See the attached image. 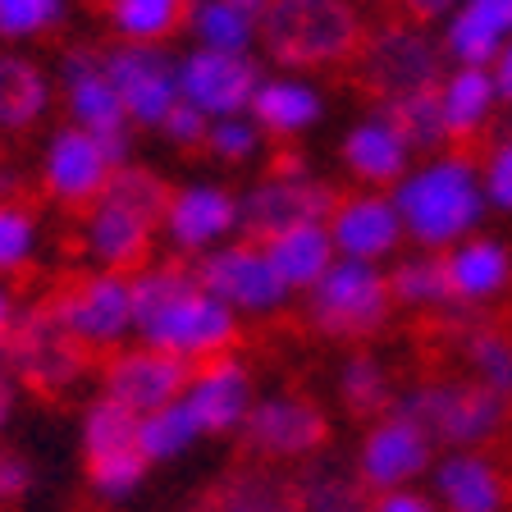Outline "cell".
Instances as JSON below:
<instances>
[{
	"label": "cell",
	"instance_id": "cell-1",
	"mask_svg": "<svg viewBox=\"0 0 512 512\" xmlns=\"http://www.w3.org/2000/svg\"><path fill=\"white\" fill-rule=\"evenodd\" d=\"M133 334L188 366L234 352L238 316L206 293L192 261H147L133 270Z\"/></svg>",
	"mask_w": 512,
	"mask_h": 512
},
{
	"label": "cell",
	"instance_id": "cell-2",
	"mask_svg": "<svg viewBox=\"0 0 512 512\" xmlns=\"http://www.w3.org/2000/svg\"><path fill=\"white\" fill-rule=\"evenodd\" d=\"M403 220L407 243L421 252H448L453 243L480 234V220L490 211L480 192V160L467 151H430L407 165V174L389 188Z\"/></svg>",
	"mask_w": 512,
	"mask_h": 512
},
{
	"label": "cell",
	"instance_id": "cell-3",
	"mask_svg": "<svg viewBox=\"0 0 512 512\" xmlns=\"http://www.w3.org/2000/svg\"><path fill=\"white\" fill-rule=\"evenodd\" d=\"M170 183L151 165L128 160L110 174L106 192L87 211H78V247L92 261V270H119L133 275L151 261V247L160 238V211H165Z\"/></svg>",
	"mask_w": 512,
	"mask_h": 512
},
{
	"label": "cell",
	"instance_id": "cell-4",
	"mask_svg": "<svg viewBox=\"0 0 512 512\" xmlns=\"http://www.w3.org/2000/svg\"><path fill=\"white\" fill-rule=\"evenodd\" d=\"M366 19L357 0H266L256 46L288 74L339 69L357 55Z\"/></svg>",
	"mask_w": 512,
	"mask_h": 512
},
{
	"label": "cell",
	"instance_id": "cell-5",
	"mask_svg": "<svg viewBox=\"0 0 512 512\" xmlns=\"http://www.w3.org/2000/svg\"><path fill=\"white\" fill-rule=\"evenodd\" d=\"M0 362L19 389H32L37 398H64L92 371V352L64 330L51 302H23L19 320L0 343Z\"/></svg>",
	"mask_w": 512,
	"mask_h": 512
},
{
	"label": "cell",
	"instance_id": "cell-6",
	"mask_svg": "<svg viewBox=\"0 0 512 512\" xmlns=\"http://www.w3.org/2000/svg\"><path fill=\"white\" fill-rule=\"evenodd\" d=\"M302 298H307L311 330L334 343L375 339L389 325V316H394L389 275H384V266H371V261H343V256H334V266Z\"/></svg>",
	"mask_w": 512,
	"mask_h": 512
},
{
	"label": "cell",
	"instance_id": "cell-7",
	"mask_svg": "<svg viewBox=\"0 0 512 512\" xmlns=\"http://www.w3.org/2000/svg\"><path fill=\"white\" fill-rule=\"evenodd\" d=\"M394 412H403L407 421L430 435V444H490L512 416V398L485 389L480 380H421L416 389H407L394 403Z\"/></svg>",
	"mask_w": 512,
	"mask_h": 512
},
{
	"label": "cell",
	"instance_id": "cell-8",
	"mask_svg": "<svg viewBox=\"0 0 512 512\" xmlns=\"http://www.w3.org/2000/svg\"><path fill=\"white\" fill-rule=\"evenodd\" d=\"M352 60H357L362 83L380 96V106L384 101H398V96H412V92H430L448 69L439 32H430L426 23H416V19H389V23L366 28Z\"/></svg>",
	"mask_w": 512,
	"mask_h": 512
},
{
	"label": "cell",
	"instance_id": "cell-9",
	"mask_svg": "<svg viewBox=\"0 0 512 512\" xmlns=\"http://www.w3.org/2000/svg\"><path fill=\"white\" fill-rule=\"evenodd\" d=\"M238 211H243V238L266 243L284 229L325 220L334 211V183L311 170L302 156H279L252 188L238 192Z\"/></svg>",
	"mask_w": 512,
	"mask_h": 512
},
{
	"label": "cell",
	"instance_id": "cell-10",
	"mask_svg": "<svg viewBox=\"0 0 512 512\" xmlns=\"http://www.w3.org/2000/svg\"><path fill=\"white\" fill-rule=\"evenodd\" d=\"M51 78H55V106L64 110V124L101 138L128 165L133 160V128H128L115 83L106 74V55L96 46H64L60 60L51 64Z\"/></svg>",
	"mask_w": 512,
	"mask_h": 512
},
{
	"label": "cell",
	"instance_id": "cell-11",
	"mask_svg": "<svg viewBox=\"0 0 512 512\" xmlns=\"http://www.w3.org/2000/svg\"><path fill=\"white\" fill-rule=\"evenodd\" d=\"M46 302L92 357H106L133 339V275L83 270L64 279Z\"/></svg>",
	"mask_w": 512,
	"mask_h": 512
},
{
	"label": "cell",
	"instance_id": "cell-12",
	"mask_svg": "<svg viewBox=\"0 0 512 512\" xmlns=\"http://www.w3.org/2000/svg\"><path fill=\"white\" fill-rule=\"evenodd\" d=\"M160 238L179 261H197L229 238H243L238 192L220 179H188L170 188L165 211H160Z\"/></svg>",
	"mask_w": 512,
	"mask_h": 512
},
{
	"label": "cell",
	"instance_id": "cell-13",
	"mask_svg": "<svg viewBox=\"0 0 512 512\" xmlns=\"http://www.w3.org/2000/svg\"><path fill=\"white\" fill-rule=\"evenodd\" d=\"M330 439V416L320 412L307 394H270L247 407L238 421V448L243 462H302L320 453Z\"/></svg>",
	"mask_w": 512,
	"mask_h": 512
},
{
	"label": "cell",
	"instance_id": "cell-14",
	"mask_svg": "<svg viewBox=\"0 0 512 512\" xmlns=\"http://www.w3.org/2000/svg\"><path fill=\"white\" fill-rule=\"evenodd\" d=\"M119 165L124 160L101 138H92L74 124H60L46 133L42 151H37V188H42L46 202L64 206V211H87L106 192L110 174Z\"/></svg>",
	"mask_w": 512,
	"mask_h": 512
},
{
	"label": "cell",
	"instance_id": "cell-15",
	"mask_svg": "<svg viewBox=\"0 0 512 512\" xmlns=\"http://www.w3.org/2000/svg\"><path fill=\"white\" fill-rule=\"evenodd\" d=\"M197 279L206 284L211 298H220L234 316H275V311L288 307V284L275 275L270 256L261 243L252 238H229L224 247L197 256L192 261Z\"/></svg>",
	"mask_w": 512,
	"mask_h": 512
},
{
	"label": "cell",
	"instance_id": "cell-16",
	"mask_svg": "<svg viewBox=\"0 0 512 512\" xmlns=\"http://www.w3.org/2000/svg\"><path fill=\"white\" fill-rule=\"evenodd\" d=\"M106 74L115 83V96L124 106L128 128H151L156 133L160 119L179 106V55L165 46H138V42H115L106 46Z\"/></svg>",
	"mask_w": 512,
	"mask_h": 512
},
{
	"label": "cell",
	"instance_id": "cell-17",
	"mask_svg": "<svg viewBox=\"0 0 512 512\" xmlns=\"http://www.w3.org/2000/svg\"><path fill=\"white\" fill-rule=\"evenodd\" d=\"M142 416L124 412V407L96 398L83 416V467L96 494L119 499L142 480L147 471V453H142Z\"/></svg>",
	"mask_w": 512,
	"mask_h": 512
},
{
	"label": "cell",
	"instance_id": "cell-18",
	"mask_svg": "<svg viewBox=\"0 0 512 512\" xmlns=\"http://www.w3.org/2000/svg\"><path fill=\"white\" fill-rule=\"evenodd\" d=\"M188 371L192 366L170 352H156L147 343H124V348L106 352V362H101V398L133 416H151L183 394Z\"/></svg>",
	"mask_w": 512,
	"mask_h": 512
},
{
	"label": "cell",
	"instance_id": "cell-19",
	"mask_svg": "<svg viewBox=\"0 0 512 512\" xmlns=\"http://www.w3.org/2000/svg\"><path fill=\"white\" fill-rule=\"evenodd\" d=\"M325 229H330L334 256H343V261H371V266L394 261L407 243L394 197L375 188H357L348 197H334V211L325 215Z\"/></svg>",
	"mask_w": 512,
	"mask_h": 512
},
{
	"label": "cell",
	"instance_id": "cell-20",
	"mask_svg": "<svg viewBox=\"0 0 512 512\" xmlns=\"http://www.w3.org/2000/svg\"><path fill=\"white\" fill-rule=\"evenodd\" d=\"M256 83H261L256 55H224L202 46H188L179 55V101L202 110L206 119L243 115L252 106Z\"/></svg>",
	"mask_w": 512,
	"mask_h": 512
},
{
	"label": "cell",
	"instance_id": "cell-21",
	"mask_svg": "<svg viewBox=\"0 0 512 512\" xmlns=\"http://www.w3.org/2000/svg\"><path fill=\"white\" fill-rule=\"evenodd\" d=\"M183 412L192 416L197 435H224V430H238V421L252 407V371L238 362L234 352L211 357V362L192 366L188 384L179 394Z\"/></svg>",
	"mask_w": 512,
	"mask_h": 512
},
{
	"label": "cell",
	"instance_id": "cell-22",
	"mask_svg": "<svg viewBox=\"0 0 512 512\" xmlns=\"http://www.w3.org/2000/svg\"><path fill=\"white\" fill-rule=\"evenodd\" d=\"M247 115L261 124L266 138L298 142L325 124L330 96H325V87H320L311 74H288V69H279V74H261Z\"/></svg>",
	"mask_w": 512,
	"mask_h": 512
},
{
	"label": "cell",
	"instance_id": "cell-23",
	"mask_svg": "<svg viewBox=\"0 0 512 512\" xmlns=\"http://www.w3.org/2000/svg\"><path fill=\"white\" fill-rule=\"evenodd\" d=\"M412 160L416 156H412V147H407V138L398 133V124L384 115L380 106L366 110L362 119H352L348 133L339 138V165L348 170V179L362 183V188H375V192L394 188Z\"/></svg>",
	"mask_w": 512,
	"mask_h": 512
},
{
	"label": "cell",
	"instance_id": "cell-24",
	"mask_svg": "<svg viewBox=\"0 0 512 512\" xmlns=\"http://www.w3.org/2000/svg\"><path fill=\"white\" fill-rule=\"evenodd\" d=\"M430 467V435L416 421H407L403 412H389L380 421H371L362 444V458H357V480L366 490H398L403 480L421 476Z\"/></svg>",
	"mask_w": 512,
	"mask_h": 512
},
{
	"label": "cell",
	"instance_id": "cell-25",
	"mask_svg": "<svg viewBox=\"0 0 512 512\" xmlns=\"http://www.w3.org/2000/svg\"><path fill=\"white\" fill-rule=\"evenodd\" d=\"M55 110V78L51 64L28 55L23 46H0V133L19 138L42 128Z\"/></svg>",
	"mask_w": 512,
	"mask_h": 512
},
{
	"label": "cell",
	"instance_id": "cell-26",
	"mask_svg": "<svg viewBox=\"0 0 512 512\" xmlns=\"http://www.w3.org/2000/svg\"><path fill=\"white\" fill-rule=\"evenodd\" d=\"M444 256V275H448V293H453V307H480V302H494L503 288L512 284V252L499 238L471 234L462 243H453Z\"/></svg>",
	"mask_w": 512,
	"mask_h": 512
},
{
	"label": "cell",
	"instance_id": "cell-27",
	"mask_svg": "<svg viewBox=\"0 0 512 512\" xmlns=\"http://www.w3.org/2000/svg\"><path fill=\"white\" fill-rule=\"evenodd\" d=\"M512 37V0H458V10L444 19L439 46L448 64H485Z\"/></svg>",
	"mask_w": 512,
	"mask_h": 512
},
{
	"label": "cell",
	"instance_id": "cell-28",
	"mask_svg": "<svg viewBox=\"0 0 512 512\" xmlns=\"http://www.w3.org/2000/svg\"><path fill=\"white\" fill-rule=\"evenodd\" d=\"M439 119H444L448 142H471L490 128L494 110H499V92H494L490 69L480 64H448L444 78L435 83Z\"/></svg>",
	"mask_w": 512,
	"mask_h": 512
},
{
	"label": "cell",
	"instance_id": "cell-29",
	"mask_svg": "<svg viewBox=\"0 0 512 512\" xmlns=\"http://www.w3.org/2000/svg\"><path fill=\"white\" fill-rule=\"evenodd\" d=\"M435 490L448 512H503L508 503V476L485 453H453L439 462Z\"/></svg>",
	"mask_w": 512,
	"mask_h": 512
},
{
	"label": "cell",
	"instance_id": "cell-30",
	"mask_svg": "<svg viewBox=\"0 0 512 512\" xmlns=\"http://www.w3.org/2000/svg\"><path fill=\"white\" fill-rule=\"evenodd\" d=\"M183 32L192 46L224 55H256V32H261V14L243 10L238 0H188V19Z\"/></svg>",
	"mask_w": 512,
	"mask_h": 512
},
{
	"label": "cell",
	"instance_id": "cell-31",
	"mask_svg": "<svg viewBox=\"0 0 512 512\" xmlns=\"http://www.w3.org/2000/svg\"><path fill=\"white\" fill-rule=\"evenodd\" d=\"M261 247H266L275 275L288 284V293H307V288L334 266V243H330L325 220H320V224H298V229H284V234L266 238Z\"/></svg>",
	"mask_w": 512,
	"mask_h": 512
},
{
	"label": "cell",
	"instance_id": "cell-32",
	"mask_svg": "<svg viewBox=\"0 0 512 512\" xmlns=\"http://www.w3.org/2000/svg\"><path fill=\"white\" fill-rule=\"evenodd\" d=\"M101 19L115 42L165 46L183 32L188 0H101Z\"/></svg>",
	"mask_w": 512,
	"mask_h": 512
},
{
	"label": "cell",
	"instance_id": "cell-33",
	"mask_svg": "<svg viewBox=\"0 0 512 512\" xmlns=\"http://www.w3.org/2000/svg\"><path fill=\"white\" fill-rule=\"evenodd\" d=\"M384 275H389V298H394V307H407V311H448L453 307L444 256L439 252H421V247H416L412 256H394V266L384 270Z\"/></svg>",
	"mask_w": 512,
	"mask_h": 512
},
{
	"label": "cell",
	"instance_id": "cell-34",
	"mask_svg": "<svg viewBox=\"0 0 512 512\" xmlns=\"http://www.w3.org/2000/svg\"><path fill=\"white\" fill-rule=\"evenodd\" d=\"M458 357L471 371V380H480L485 389L512 398V334L485 320H471L458 330Z\"/></svg>",
	"mask_w": 512,
	"mask_h": 512
},
{
	"label": "cell",
	"instance_id": "cell-35",
	"mask_svg": "<svg viewBox=\"0 0 512 512\" xmlns=\"http://www.w3.org/2000/svg\"><path fill=\"white\" fill-rule=\"evenodd\" d=\"M339 398L357 421H380L394 412V375L375 352H352L339 366Z\"/></svg>",
	"mask_w": 512,
	"mask_h": 512
},
{
	"label": "cell",
	"instance_id": "cell-36",
	"mask_svg": "<svg viewBox=\"0 0 512 512\" xmlns=\"http://www.w3.org/2000/svg\"><path fill=\"white\" fill-rule=\"evenodd\" d=\"M293 485L302 512H371V490L339 467H307Z\"/></svg>",
	"mask_w": 512,
	"mask_h": 512
},
{
	"label": "cell",
	"instance_id": "cell-37",
	"mask_svg": "<svg viewBox=\"0 0 512 512\" xmlns=\"http://www.w3.org/2000/svg\"><path fill=\"white\" fill-rule=\"evenodd\" d=\"M380 110L398 124V133L407 138L412 156H430V151H444L448 147V133H444V119H439L435 87H430V92L398 96V101H384Z\"/></svg>",
	"mask_w": 512,
	"mask_h": 512
},
{
	"label": "cell",
	"instance_id": "cell-38",
	"mask_svg": "<svg viewBox=\"0 0 512 512\" xmlns=\"http://www.w3.org/2000/svg\"><path fill=\"white\" fill-rule=\"evenodd\" d=\"M42 247V220L37 211L14 197H0V279H14L37 261Z\"/></svg>",
	"mask_w": 512,
	"mask_h": 512
},
{
	"label": "cell",
	"instance_id": "cell-39",
	"mask_svg": "<svg viewBox=\"0 0 512 512\" xmlns=\"http://www.w3.org/2000/svg\"><path fill=\"white\" fill-rule=\"evenodd\" d=\"M74 0H0V46H32L64 28Z\"/></svg>",
	"mask_w": 512,
	"mask_h": 512
},
{
	"label": "cell",
	"instance_id": "cell-40",
	"mask_svg": "<svg viewBox=\"0 0 512 512\" xmlns=\"http://www.w3.org/2000/svg\"><path fill=\"white\" fill-rule=\"evenodd\" d=\"M266 133H261V124H256L252 115H224V119H211L206 124V142L202 151L206 156H215L220 165H252V160L266 156Z\"/></svg>",
	"mask_w": 512,
	"mask_h": 512
},
{
	"label": "cell",
	"instance_id": "cell-41",
	"mask_svg": "<svg viewBox=\"0 0 512 512\" xmlns=\"http://www.w3.org/2000/svg\"><path fill=\"white\" fill-rule=\"evenodd\" d=\"M138 435H142V453H147V462L179 458V453L192 444V439H202V435H197V426H192V416L183 412L179 398H174L170 407H160V412L142 416Z\"/></svg>",
	"mask_w": 512,
	"mask_h": 512
},
{
	"label": "cell",
	"instance_id": "cell-42",
	"mask_svg": "<svg viewBox=\"0 0 512 512\" xmlns=\"http://www.w3.org/2000/svg\"><path fill=\"white\" fill-rule=\"evenodd\" d=\"M480 192H485L490 206L512 211V138L494 142L490 156L480 160Z\"/></svg>",
	"mask_w": 512,
	"mask_h": 512
},
{
	"label": "cell",
	"instance_id": "cell-43",
	"mask_svg": "<svg viewBox=\"0 0 512 512\" xmlns=\"http://www.w3.org/2000/svg\"><path fill=\"white\" fill-rule=\"evenodd\" d=\"M206 124H211V119L202 115V110H192V106H174L170 115L160 119V138L170 142V147H179V151H202V142H206Z\"/></svg>",
	"mask_w": 512,
	"mask_h": 512
},
{
	"label": "cell",
	"instance_id": "cell-44",
	"mask_svg": "<svg viewBox=\"0 0 512 512\" xmlns=\"http://www.w3.org/2000/svg\"><path fill=\"white\" fill-rule=\"evenodd\" d=\"M28 485H32V467L19 458V453L0 448V512H10L14 503L28 494Z\"/></svg>",
	"mask_w": 512,
	"mask_h": 512
},
{
	"label": "cell",
	"instance_id": "cell-45",
	"mask_svg": "<svg viewBox=\"0 0 512 512\" xmlns=\"http://www.w3.org/2000/svg\"><path fill=\"white\" fill-rule=\"evenodd\" d=\"M490 78H494V92H499V106H512V37L499 46V55H494L490 64Z\"/></svg>",
	"mask_w": 512,
	"mask_h": 512
},
{
	"label": "cell",
	"instance_id": "cell-46",
	"mask_svg": "<svg viewBox=\"0 0 512 512\" xmlns=\"http://www.w3.org/2000/svg\"><path fill=\"white\" fill-rule=\"evenodd\" d=\"M398 5H403L407 10V19H416V23H444L448 14L458 10V0H398Z\"/></svg>",
	"mask_w": 512,
	"mask_h": 512
},
{
	"label": "cell",
	"instance_id": "cell-47",
	"mask_svg": "<svg viewBox=\"0 0 512 512\" xmlns=\"http://www.w3.org/2000/svg\"><path fill=\"white\" fill-rule=\"evenodd\" d=\"M371 512H435V508L412 490H389V494H380V503H375Z\"/></svg>",
	"mask_w": 512,
	"mask_h": 512
},
{
	"label": "cell",
	"instance_id": "cell-48",
	"mask_svg": "<svg viewBox=\"0 0 512 512\" xmlns=\"http://www.w3.org/2000/svg\"><path fill=\"white\" fill-rule=\"evenodd\" d=\"M23 311V298H19V288L10 284V279H0V343H5V334H10V325L19 320Z\"/></svg>",
	"mask_w": 512,
	"mask_h": 512
},
{
	"label": "cell",
	"instance_id": "cell-49",
	"mask_svg": "<svg viewBox=\"0 0 512 512\" xmlns=\"http://www.w3.org/2000/svg\"><path fill=\"white\" fill-rule=\"evenodd\" d=\"M14 403H19V384H14V375L5 371V362H0V430L10 426Z\"/></svg>",
	"mask_w": 512,
	"mask_h": 512
},
{
	"label": "cell",
	"instance_id": "cell-50",
	"mask_svg": "<svg viewBox=\"0 0 512 512\" xmlns=\"http://www.w3.org/2000/svg\"><path fill=\"white\" fill-rule=\"evenodd\" d=\"M10 188H14V170L5 165V133H0V197H10Z\"/></svg>",
	"mask_w": 512,
	"mask_h": 512
},
{
	"label": "cell",
	"instance_id": "cell-51",
	"mask_svg": "<svg viewBox=\"0 0 512 512\" xmlns=\"http://www.w3.org/2000/svg\"><path fill=\"white\" fill-rule=\"evenodd\" d=\"M238 5H243V10H252V14L266 10V0H238Z\"/></svg>",
	"mask_w": 512,
	"mask_h": 512
},
{
	"label": "cell",
	"instance_id": "cell-52",
	"mask_svg": "<svg viewBox=\"0 0 512 512\" xmlns=\"http://www.w3.org/2000/svg\"><path fill=\"white\" fill-rule=\"evenodd\" d=\"M357 5H362V0H357ZM366 5H384V0H366Z\"/></svg>",
	"mask_w": 512,
	"mask_h": 512
}]
</instances>
